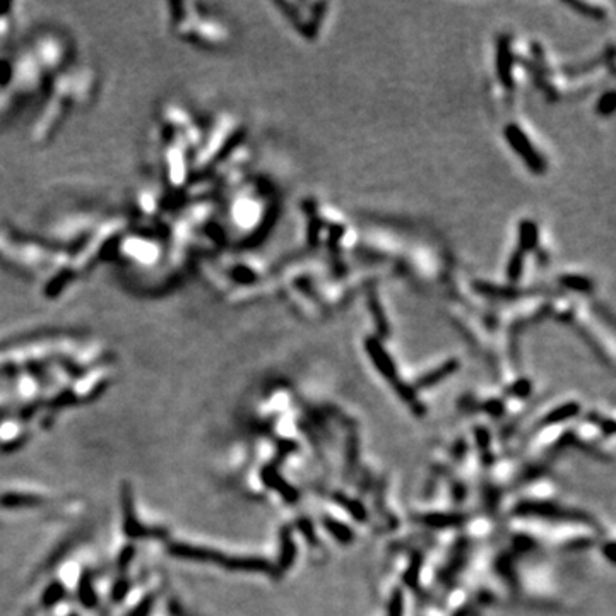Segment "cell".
<instances>
[{"label": "cell", "mask_w": 616, "mask_h": 616, "mask_svg": "<svg viewBox=\"0 0 616 616\" xmlns=\"http://www.w3.org/2000/svg\"><path fill=\"white\" fill-rule=\"evenodd\" d=\"M390 616H401V594H395L394 601H392L390 608Z\"/></svg>", "instance_id": "6da1fadb"}]
</instances>
